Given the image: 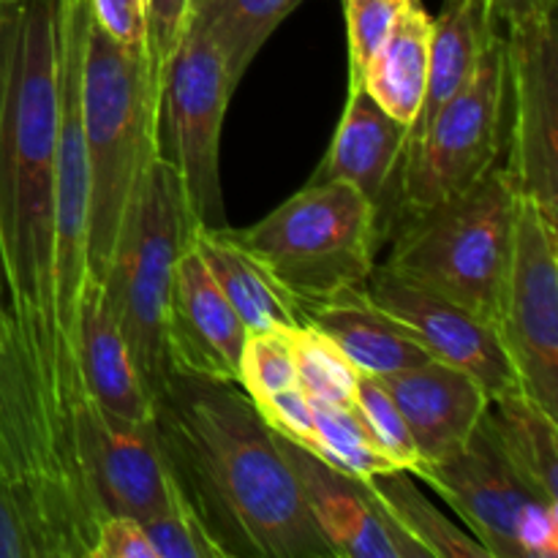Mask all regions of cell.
<instances>
[{
  "instance_id": "6da1fadb",
  "label": "cell",
  "mask_w": 558,
  "mask_h": 558,
  "mask_svg": "<svg viewBox=\"0 0 558 558\" xmlns=\"http://www.w3.org/2000/svg\"><path fill=\"white\" fill-rule=\"evenodd\" d=\"M60 41L63 0H0V283L49 425L82 469L74 417L85 392L54 308Z\"/></svg>"
},
{
  "instance_id": "7a4b0ae2",
  "label": "cell",
  "mask_w": 558,
  "mask_h": 558,
  "mask_svg": "<svg viewBox=\"0 0 558 558\" xmlns=\"http://www.w3.org/2000/svg\"><path fill=\"white\" fill-rule=\"evenodd\" d=\"M174 494L221 558H332L276 434L234 381L174 374L153 396Z\"/></svg>"
},
{
  "instance_id": "3957f363",
  "label": "cell",
  "mask_w": 558,
  "mask_h": 558,
  "mask_svg": "<svg viewBox=\"0 0 558 558\" xmlns=\"http://www.w3.org/2000/svg\"><path fill=\"white\" fill-rule=\"evenodd\" d=\"M87 158V276L104 281L136 180L158 156V93L142 49H125L87 14L82 47Z\"/></svg>"
},
{
  "instance_id": "277c9868",
  "label": "cell",
  "mask_w": 558,
  "mask_h": 558,
  "mask_svg": "<svg viewBox=\"0 0 558 558\" xmlns=\"http://www.w3.org/2000/svg\"><path fill=\"white\" fill-rule=\"evenodd\" d=\"M518 207L521 191L505 163H496L472 189L398 216L385 267L494 322Z\"/></svg>"
},
{
  "instance_id": "5b68a950",
  "label": "cell",
  "mask_w": 558,
  "mask_h": 558,
  "mask_svg": "<svg viewBox=\"0 0 558 558\" xmlns=\"http://www.w3.org/2000/svg\"><path fill=\"white\" fill-rule=\"evenodd\" d=\"M191 227L194 218L178 174L167 158L156 156L136 180L101 281L109 311L150 398L169 374L163 325L174 265L189 245Z\"/></svg>"
},
{
  "instance_id": "8992f818",
  "label": "cell",
  "mask_w": 558,
  "mask_h": 558,
  "mask_svg": "<svg viewBox=\"0 0 558 558\" xmlns=\"http://www.w3.org/2000/svg\"><path fill=\"white\" fill-rule=\"evenodd\" d=\"M229 234L298 303H316L368 281L381 243L379 207L352 183H305L254 227Z\"/></svg>"
},
{
  "instance_id": "52a82bcc",
  "label": "cell",
  "mask_w": 558,
  "mask_h": 558,
  "mask_svg": "<svg viewBox=\"0 0 558 558\" xmlns=\"http://www.w3.org/2000/svg\"><path fill=\"white\" fill-rule=\"evenodd\" d=\"M505 33L490 41L466 85L430 118L403 150L392 207L420 213L472 189L499 163L507 145Z\"/></svg>"
},
{
  "instance_id": "ba28073f",
  "label": "cell",
  "mask_w": 558,
  "mask_h": 558,
  "mask_svg": "<svg viewBox=\"0 0 558 558\" xmlns=\"http://www.w3.org/2000/svg\"><path fill=\"white\" fill-rule=\"evenodd\" d=\"M234 85L216 44L185 27L158 96V156L172 163L196 227H229L221 191V129Z\"/></svg>"
},
{
  "instance_id": "9c48e42d",
  "label": "cell",
  "mask_w": 558,
  "mask_h": 558,
  "mask_svg": "<svg viewBox=\"0 0 558 558\" xmlns=\"http://www.w3.org/2000/svg\"><path fill=\"white\" fill-rule=\"evenodd\" d=\"M494 325L518 387L558 417V223L526 196Z\"/></svg>"
},
{
  "instance_id": "30bf717a",
  "label": "cell",
  "mask_w": 558,
  "mask_h": 558,
  "mask_svg": "<svg viewBox=\"0 0 558 558\" xmlns=\"http://www.w3.org/2000/svg\"><path fill=\"white\" fill-rule=\"evenodd\" d=\"M507 172L521 196L558 223V31L556 0L505 22Z\"/></svg>"
},
{
  "instance_id": "8fae6325",
  "label": "cell",
  "mask_w": 558,
  "mask_h": 558,
  "mask_svg": "<svg viewBox=\"0 0 558 558\" xmlns=\"http://www.w3.org/2000/svg\"><path fill=\"white\" fill-rule=\"evenodd\" d=\"M74 439L98 521L131 515L150 521L172 501L153 420H125L85 398L76 409Z\"/></svg>"
},
{
  "instance_id": "7c38bea8",
  "label": "cell",
  "mask_w": 558,
  "mask_h": 558,
  "mask_svg": "<svg viewBox=\"0 0 558 558\" xmlns=\"http://www.w3.org/2000/svg\"><path fill=\"white\" fill-rule=\"evenodd\" d=\"M363 287L374 303L390 311L417 336L430 357L466 371L490 398L521 390L499 330L490 319L385 265L374 267Z\"/></svg>"
},
{
  "instance_id": "4fadbf2b",
  "label": "cell",
  "mask_w": 558,
  "mask_h": 558,
  "mask_svg": "<svg viewBox=\"0 0 558 558\" xmlns=\"http://www.w3.org/2000/svg\"><path fill=\"white\" fill-rule=\"evenodd\" d=\"M245 338L248 330L243 319L189 240L174 265L172 298L163 325L169 371L240 385Z\"/></svg>"
},
{
  "instance_id": "5bb4252c",
  "label": "cell",
  "mask_w": 558,
  "mask_h": 558,
  "mask_svg": "<svg viewBox=\"0 0 558 558\" xmlns=\"http://www.w3.org/2000/svg\"><path fill=\"white\" fill-rule=\"evenodd\" d=\"M276 441L332 558H428L387 518L363 480L338 472L278 434Z\"/></svg>"
},
{
  "instance_id": "9a60e30c",
  "label": "cell",
  "mask_w": 558,
  "mask_h": 558,
  "mask_svg": "<svg viewBox=\"0 0 558 558\" xmlns=\"http://www.w3.org/2000/svg\"><path fill=\"white\" fill-rule=\"evenodd\" d=\"M412 477L428 483L450 510L461 515L469 534L490 558H521L515 539L518 518L537 496L523 488L483 425L458 456L441 463H420Z\"/></svg>"
},
{
  "instance_id": "2e32d148",
  "label": "cell",
  "mask_w": 558,
  "mask_h": 558,
  "mask_svg": "<svg viewBox=\"0 0 558 558\" xmlns=\"http://www.w3.org/2000/svg\"><path fill=\"white\" fill-rule=\"evenodd\" d=\"M374 379L407 420L420 463H441L458 456L480 428L490 403L474 376L439 360Z\"/></svg>"
},
{
  "instance_id": "e0dca14e",
  "label": "cell",
  "mask_w": 558,
  "mask_h": 558,
  "mask_svg": "<svg viewBox=\"0 0 558 558\" xmlns=\"http://www.w3.org/2000/svg\"><path fill=\"white\" fill-rule=\"evenodd\" d=\"M407 136V125L387 114L365 93V87H349L347 107L338 120L330 147L308 183H325V180L352 183L360 194L379 207L381 216L396 196Z\"/></svg>"
},
{
  "instance_id": "ac0fdd59",
  "label": "cell",
  "mask_w": 558,
  "mask_h": 558,
  "mask_svg": "<svg viewBox=\"0 0 558 558\" xmlns=\"http://www.w3.org/2000/svg\"><path fill=\"white\" fill-rule=\"evenodd\" d=\"M74 360L87 401L114 417L150 420V392L136 374L123 332L104 298V287L90 276L82 283L76 303Z\"/></svg>"
},
{
  "instance_id": "d6986e66",
  "label": "cell",
  "mask_w": 558,
  "mask_h": 558,
  "mask_svg": "<svg viewBox=\"0 0 558 558\" xmlns=\"http://www.w3.org/2000/svg\"><path fill=\"white\" fill-rule=\"evenodd\" d=\"M300 322L325 332L365 376H387L434 360L401 319L368 298L365 287L300 303Z\"/></svg>"
},
{
  "instance_id": "ffe728a7",
  "label": "cell",
  "mask_w": 558,
  "mask_h": 558,
  "mask_svg": "<svg viewBox=\"0 0 558 558\" xmlns=\"http://www.w3.org/2000/svg\"><path fill=\"white\" fill-rule=\"evenodd\" d=\"M189 240L232 308L238 311L245 330H292L303 325L298 300L270 276V270L251 251H245L229 234V227L205 229L194 223Z\"/></svg>"
},
{
  "instance_id": "44dd1931",
  "label": "cell",
  "mask_w": 558,
  "mask_h": 558,
  "mask_svg": "<svg viewBox=\"0 0 558 558\" xmlns=\"http://www.w3.org/2000/svg\"><path fill=\"white\" fill-rule=\"evenodd\" d=\"M499 33L501 22L494 11V0H445L439 16H434L428 85L417 120L409 129L407 145L423 134L441 104L450 101L466 85L480 58Z\"/></svg>"
},
{
  "instance_id": "7402d4cb",
  "label": "cell",
  "mask_w": 558,
  "mask_h": 558,
  "mask_svg": "<svg viewBox=\"0 0 558 558\" xmlns=\"http://www.w3.org/2000/svg\"><path fill=\"white\" fill-rule=\"evenodd\" d=\"M480 425L529 494L558 501V417L523 390H510L490 398Z\"/></svg>"
},
{
  "instance_id": "603a6c76",
  "label": "cell",
  "mask_w": 558,
  "mask_h": 558,
  "mask_svg": "<svg viewBox=\"0 0 558 558\" xmlns=\"http://www.w3.org/2000/svg\"><path fill=\"white\" fill-rule=\"evenodd\" d=\"M434 16L420 0H403L385 44L368 63L363 87L387 114L412 129L428 85Z\"/></svg>"
},
{
  "instance_id": "cb8c5ba5",
  "label": "cell",
  "mask_w": 558,
  "mask_h": 558,
  "mask_svg": "<svg viewBox=\"0 0 558 558\" xmlns=\"http://www.w3.org/2000/svg\"><path fill=\"white\" fill-rule=\"evenodd\" d=\"M300 3L303 0H191L189 25L216 44L238 90L267 38Z\"/></svg>"
},
{
  "instance_id": "d4e9b609",
  "label": "cell",
  "mask_w": 558,
  "mask_h": 558,
  "mask_svg": "<svg viewBox=\"0 0 558 558\" xmlns=\"http://www.w3.org/2000/svg\"><path fill=\"white\" fill-rule=\"evenodd\" d=\"M363 483L368 485L387 518L409 539H414L428 558H490L488 550L472 534L463 532L445 512L436 510L434 501L420 494L412 474L403 472V469L376 474Z\"/></svg>"
},
{
  "instance_id": "484cf974",
  "label": "cell",
  "mask_w": 558,
  "mask_h": 558,
  "mask_svg": "<svg viewBox=\"0 0 558 558\" xmlns=\"http://www.w3.org/2000/svg\"><path fill=\"white\" fill-rule=\"evenodd\" d=\"M311 412H314L322 461L354 480H371L376 474L396 472L390 458L379 450L371 430L365 428L357 409L311 398Z\"/></svg>"
},
{
  "instance_id": "4316f807",
  "label": "cell",
  "mask_w": 558,
  "mask_h": 558,
  "mask_svg": "<svg viewBox=\"0 0 558 558\" xmlns=\"http://www.w3.org/2000/svg\"><path fill=\"white\" fill-rule=\"evenodd\" d=\"M283 332L292 349L300 387L311 398H322L338 407H354L360 371L349 363L347 354L311 325H298Z\"/></svg>"
},
{
  "instance_id": "83f0119b",
  "label": "cell",
  "mask_w": 558,
  "mask_h": 558,
  "mask_svg": "<svg viewBox=\"0 0 558 558\" xmlns=\"http://www.w3.org/2000/svg\"><path fill=\"white\" fill-rule=\"evenodd\" d=\"M354 409L363 417L365 428L371 430L379 450L390 458L392 466L412 474L420 463L417 447H414L407 420L398 412L396 401L387 396V390L374 376L360 374L357 392H354Z\"/></svg>"
},
{
  "instance_id": "f1b7e54d",
  "label": "cell",
  "mask_w": 558,
  "mask_h": 558,
  "mask_svg": "<svg viewBox=\"0 0 558 558\" xmlns=\"http://www.w3.org/2000/svg\"><path fill=\"white\" fill-rule=\"evenodd\" d=\"M292 349L283 330L248 332L240 360V387L248 392L251 401H262L276 392L298 387Z\"/></svg>"
},
{
  "instance_id": "f546056e",
  "label": "cell",
  "mask_w": 558,
  "mask_h": 558,
  "mask_svg": "<svg viewBox=\"0 0 558 558\" xmlns=\"http://www.w3.org/2000/svg\"><path fill=\"white\" fill-rule=\"evenodd\" d=\"M403 0H343L349 31V87H363L374 54L385 44Z\"/></svg>"
},
{
  "instance_id": "4dcf8cb0",
  "label": "cell",
  "mask_w": 558,
  "mask_h": 558,
  "mask_svg": "<svg viewBox=\"0 0 558 558\" xmlns=\"http://www.w3.org/2000/svg\"><path fill=\"white\" fill-rule=\"evenodd\" d=\"M142 526H145L156 558H221L216 545L205 534V529L194 518V512L174 494V488L167 510H161L156 518L142 523Z\"/></svg>"
},
{
  "instance_id": "1f68e13d",
  "label": "cell",
  "mask_w": 558,
  "mask_h": 558,
  "mask_svg": "<svg viewBox=\"0 0 558 558\" xmlns=\"http://www.w3.org/2000/svg\"><path fill=\"white\" fill-rule=\"evenodd\" d=\"M254 407L259 409L262 420L270 425L272 434H278L281 439L292 441V445L303 447V450L314 452V456L319 458V441H316L311 396L303 387H289V390L276 392V396L254 401Z\"/></svg>"
},
{
  "instance_id": "d6a6232c",
  "label": "cell",
  "mask_w": 558,
  "mask_h": 558,
  "mask_svg": "<svg viewBox=\"0 0 558 558\" xmlns=\"http://www.w3.org/2000/svg\"><path fill=\"white\" fill-rule=\"evenodd\" d=\"M191 0H150V25H147V71L156 93L161 96L163 71L189 27Z\"/></svg>"
},
{
  "instance_id": "836d02e7",
  "label": "cell",
  "mask_w": 558,
  "mask_h": 558,
  "mask_svg": "<svg viewBox=\"0 0 558 558\" xmlns=\"http://www.w3.org/2000/svg\"><path fill=\"white\" fill-rule=\"evenodd\" d=\"M90 22L125 49H142L147 54V25L150 0H87Z\"/></svg>"
},
{
  "instance_id": "e575fe53",
  "label": "cell",
  "mask_w": 558,
  "mask_h": 558,
  "mask_svg": "<svg viewBox=\"0 0 558 558\" xmlns=\"http://www.w3.org/2000/svg\"><path fill=\"white\" fill-rule=\"evenodd\" d=\"M87 558H156L142 521L131 515H104L96 523Z\"/></svg>"
},
{
  "instance_id": "d590c367",
  "label": "cell",
  "mask_w": 558,
  "mask_h": 558,
  "mask_svg": "<svg viewBox=\"0 0 558 558\" xmlns=\"http://www.w3.org/2000/svg\"><path fill=\"white\" fill-rule=\"evenodd\" d=\"M0 558H47L25 507L3 477H0Z\"/></svg>"
},
{
  "instance_id": "8d00e7d4",
  "label": "cell",
  "mask_w": 558,
  "mask_h": 558,
  "mask_svg": "<svg viewBox=\"0 0 558 558\" xmlns=\"http://www.w3.org/2000/svg\"><path fill=\"white\" fill-rule=\"evenodd\" d=\"M518 550L521 558L558 556V501L532 499L518 518Z\"/></svg>"
},
{
  "instance_id": "74e56055",
  "label": "cell",
  "mask_w": 558,
  "mask_h": 558,
  "mask_svg": "<svg viewBox=\"0 0 558 558\" xmlns=\"http://www.w3.org/2000/svg\"><path fill=\"white\" fill-rule=\"evenodd\" d=\"M545 3H550V0H494V11L496 16H499L501 25H505V22L529 14V11L539 9V5Z\"/></svg>"
}]
</instances>
